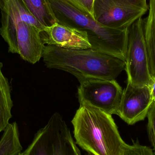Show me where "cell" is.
I'll return each instance as SVG.
<instances>
[{"mask_svg": "<svg viewBox=\"0 0 155 155\" xmlns=\"http://www.w3.org/2000/svg\"><path fill=\"white\" fill-rule=\"evenodd\" d=\"M147 0H94V18L112 29L124 30L146 13Z\"/></svg>", "mask_w": 155, "mask_h": 155, "instance_id": "cell-7", "label": "cell"}, {"mask_svg": "<svg viewBox=\"0 0 155 155\" xmlns=\"http://www.w3.org/2000/svg\"><path fill=\"white\" fill-rule=\"evenodd\" d=\"M0 10L14 20L23 21L39 29L45 31L46 27L40 23L30 12L22 0H0Z\"/></svg>", "mask_w": 155, "mask_h": 155, "instance_id": "cell-11", "label": "cell"}, {"mask_svg": "<svg viewBox=\"0 0 155 155\" xmlns=\"http://www.w3.org/2000/svg\"><path fill=\"white\" fill-rule=\"evenodd\" d=\"M148 119L147 132L150 143L155 153V102H153L148 111L147 117Z\"/></svg>", "mask_w": 155, "mask_h": 155, "instance_id": "cell-17", "label": "cell"}, {"mask_svg": "<svg viewBox=\"0 0 155 155\" xmlns=\"http://www.w3.org/2000/svg\"><path fill=\"white\" fill-rule=\"evenodd\" d=\"M125 71L128 84L148 86L152 81L144 36V21L140 18L128 28Z\"/></svg>", "mask_w": 155, "mask_h": 155, "instance_id": "cell-6", "label": "cell"}, {"mask_svg": "<svg viewBox=\"0 0 155 155\" xmlns=\"http://www.w3.org/2000/svg\"><path fill=\"white\" fill-rule=\"evenodd\" d=\"M153 102L149 85L135 87L127 83L117 115L127 124H135L147 117Z\"/></svg>", "mask_w": 155, "mask_h": 155, "instance_id": "cell-9", "label": "cell"}, {"mask_svg": "<svg viewBox=\"0 0 155 155\" xmlns=\"http://www.w3.org/2000/svg\"><path fill=\"white\" fill-rule=\"evenodd\" d=\"M26 155H82L62 117L54 113L23 152Z\"/></svg>", "mask_w": 155, "mask_h": 155, "instance_id": "cell-4", "label": "cell"}, {"mask_svg": "<svg viewBox=\"0 0 155 155\" xmlns=\"http://www.w3.org/2000/svg\"><path fill=\"white\" fill-rule=\"evenodd\" d=\"M30 12L45 27L56 22L51 7L46 0H22Z\"/></svg>", "mask_w": 155, "mask_h": 155, "instance_id": "cell-15", "label": "cell"}, {"mask_svg": "<svg viewBox=\"0 0 155 155\" xmlns=\"http://www.w3.org/2000/svg\"><path fill=\"white\" fill-rule=\"evenodd\" d=\"M149 14L144 21V36L152 80L155 78V0H150Z\"/></svg>", "mask_w": 155, "mask_h": 155, "instance_id": "cell-12", "label": "cell"}, {"mask_svg": "<svg viewBox=\"0 0 155 155\" xmlns=\"http://www.w3.org/2000/svg\"><path fill=\"white\" fill-rule=\"evenodd\" d=\"M73 3L84 11L90 14L94 17L93 5L94 0H70Z\"/></svg>", "mask_w": 155, "mask_h": 155, "instance_id": "cell-18", "label": "cell"}, {"mask_svg": "<svg viewBox=\"0 0 155 155\" xmlns=\"http://www.w3.org/2000/svg\"><path fill=\"white\" fill-rule=\"evenodd\" d=\"M41 32L35 26L2 13L0 33L8 44L9 51L18 54L23 60L32 64L42 57L45 45Z\"/></svg>", "mask_w": 155, "mask_h": 155, "instance_id": "cell-5", "label": "cell"}, {"mask_svg": "<svg viewBox=\"0 0 155 155\" xmlns=\"http://www.w3.org/2000/svg\"><path fill=\"white\" fill-rule=\"evenodd\" d=\"M75 143L93 155H122L127 143L112 117L88 104H80L71 121Z\"/></svg>", "mask_w": 155, "mask_h": 155, "instance_id": "cell-1", "label": "cell"}, {"mask_svg": "<svg viewBox=\"0 0 155 155\" xmlns=\"http://www.w3.org/2000/svg\"><path fill=\"white\" fill-rule=\"evenodd\" d=\"M22 150L18 125L15 122L9 124L0 140V155H18Z\"/></svg>", "mask_w": 155, "mask_h": 155, "instance_id": "cell-14", "label": "cell"}, {"mask_svg": "<svg viewBox=\"0 0 155 155\" xmlns=\"http://www.w3.org/2000/svg\"><path fill=\"white\" fill-rule=\"evenodd\" d=\"M79 104H86L110 115H117L123 89L115 79L85 78L78 79Z\"/></svg>", "mask_w": 155, "mask_h": 155, "instance_id": "cell-8", "label": "cell"}, {"mask_svg": "<svg viewBox=\"0 0 155 155\" xmlns=\"http://www.w3.org/2000/svg\"><path fill=\"white\" fill-rule=\"evenodd\" d=\"M45 65L81 78L115 79L125 68V62L92 49L69 50L45 45L42 55Z\"/></svg>", "mask_w": 155, "mask_h": 155, "instance_id": "cell-3", "label": "cell"}, {"mask_svg": "<svg viewBox=\"0 0 155 155\" xmlns=\"http://www.w3.org/2000/svg\"><path fill=\"white\" fill-rule=\"evenodd\" d=\"M150 89L151 97L153 102H155V78L152 80V82L149 85Z\"/></svg>", "mask_w": 155, "mask_h": 155, "instance_id": "cell-19", "label": "cell"}, {"mask_svg": "<svg viewBox=\"0 0 155 155\" xmlns=\"http://www.w3.org/2000/svg\"><path fill=\"white\" fill-rule=\"evenodd\" d=\"M86 155H93L89 153H87V154Z\"/></svg>", "mask_w": 155, "mask_h": 155, "instance_id": "cell-21", "label": "cell"}, {"mask_svg": "<svg viewBox=\"0 0 155 155\" xmlns=\"http://www.w3.org/2000/svg\"><path fill=\"white\" fill-rule=\"evenodd\" d=\"M2 64L0 63V133L5 130L12 117L13 106L11 94V87L8 79L2 72Z\"/></svg>", "mask_w": 155, "mask_h": 155, "instance_id": "cell-13", "label": "cell"}, {"mask_svg": "<svg viewBox=\"0 0 155 155\" xmlns=\"http://www.w3.org/2000/svg\"><path fill=\"white\" fill-rule=\"evenodd\" d=\"M41 37L44 45L69 50L92 48L86 33L57 22L46 27L45 31L41 32Z\"/></svg>", "mask_w": 155, "mask_h": 155, "instance_id": "cell-10", "label": "cell"}, {"mask_svg": "<svg viewBox=\"0 0 155 155\" xmlns=\"http://www.w3.org/2000/svg\"><path fill=\"white\" fill-rule=\"evenodd\" d=\"M122 155H155L153 149L141 145L138 139L133 141L132 145H127Z\"/></svg>", "mask_w": 155, "mask_h": 155, "instance_id": "cell-16", "label": "cell"}, {"mask_svg": "<svg viewBox=\"0 0 155 155\" xmlns=\"http://www.w3.org/2000/svg\"><path fill=\"white\" fill-rule=\"evenodd\" d=\"M46 1L56 22L85 32L92 49L125 61L128 28L118 30L105 27L70 0Z\"/></svg>", "mask_w": 155, "mask_h": 155, "instance_id": "cell-2", "label": "cell"}, {"mask_svg": "<svg viewBox=\"0 0 155 155\" xmlns=\"http://www.w3.org/2000/svg\"><path fill=\"white\" fill-rule=\"evenodd\" d=\"M18 155H26L25 154H24L23 153H21L19 154Z\"/></svg>", "mask_w": 155, "mask_h": 155, "instance_id": "cell-20", "label": "cell"}]
</instances>
